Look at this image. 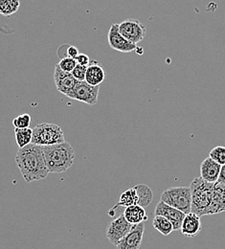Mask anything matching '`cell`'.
I'll return each instance as SVG.
<instances>
[{"label": "cell", "instance_id": "obj_26", "mask_svg": "<svg viewBox=\"0 0 225 249\" xmlns=\"http://www.w3.org/2000/svg\"><path fill=\"white\" fill-rule=\"evenodd\" d=\"M87 66L80 65L77 63L76 67L71 72L72 76L78 81V82H85L86 81V73H87Z\"/></svg>", "mask_w": 225, "mask_h": 249}, {"label": "cell", "instance_id": "obj_3", "mask_svg": "<svg viewBox=\"0 0 225 249\" xmlns=\"http://www.w3.org/2000/svg\"><path fill=\"white\" fill-rule=\"evenodd\" d=\"M215 183H209L200 177L194 178L191 182L190 189L192 195L191 212L200 218L206 216V212L212 202Z\"/></svg>", "mask_w": 225, "mask_h": 249}, {"label": "cell", "instance_id": "obj_14", "mask_svg": "<svg viewBox=\"0 0 225 249\" xmlns=\"http://www.w3.org/2000/svg\"><path fill=\"white\" fill-rule=\"evenodd\" d=\"M202 230L201 219L196 214L190 212L185 215V218L182 221L180 231L186 238H194Z\"/></svg>", "mask_w": 225, "mask_h": 249}, {"label": "cell", "instance_id": "obj_13", "mask_svg": "<svg viewBox=\"0 0 225 249\" xmlns=\"http://www.w3.org/2000/svg\"><path fill=\"white\" fill-rule=\"evenodd\" d=\"M221 167L220 164L208 156L200 165V178L209 183H217Z\"/></svg>", "mask_w": 225, "mask_h": 249}, {"label": "cell", "instance_id": "obj_22", "mask_svg": "<svg viewBox=\"0 0 225 249\" xmlns=\"http://www.w3.org/2000/svg\"><path fill=\"white\" fill-rule=\"evenodd\" d=\"M19 0H0V15L9 18L19 9Z\"/></svg>", "mask_w": 225, "mask_h": 249}, {"label": "cell", "instance_id": "obj_29", "mask_svg": "<svg viewBox=\"0 0 225 249\" xmlns=\"http://www.w3.org/2000/svg\"><path fill=\"white\" fill-rule=\"evenodd\" d=\"M217 183L225 185V165H223L221 167V172H220V176H219Z\"/></svg>", "mask_w": 225, "mask_h": 249}, {"label": "cell", "instance_id": "obj_23", "mask_svg": "<svg viewBox=\"0 0 225 249\" xmlns=\"http://www.w3.org/2000/svg\"><path fill=\"white\" fill-rule=\"evenodd\" d=\"M32 122V118L28 113H23L21 115L17 116L13 120V124L15 128H26L30 127Z\"/></svg>", "mask_w": 225, "mask_h": 249}, {"label": "cell", "instance_id": "obj_11", "mask_svg": "<svg viewBox=\"0 0 225 249\" xmlns=\"http://www.w3.org/2000/svg\"><path fill=\"white\" fill-rule=\"evenodd\" d=\"M155 216H162V217L169 219L173 226V231L180 230L182 221L185 218L184 213H182L181 211H179L173 207H171L170 205L164 203L161 200L157 203V205L156 207Z\"/></svg>", "mask_w": 225, "mask_h": 249}, {"label": "cell", "instance_id": "obj_10", "mask_svg": "<svg viewBox=\"0 0 225 249\" xmlns=\"http://www.w3.org/2000/svg\"><path fill=\"white\" fill-rule=\"evenodd\" d=\"M145 231L144 222L133 224L129 234L125 236L116 246L117 249H139L141 247Z\"/></svg>", "mask_w": 225, "mask_h": 249}, {"label": "cell", "instance_id": "obj_19", "mask_svg": "<svg viewBox=\"0 0 225 249\" xmlns=\"http://www.w3.org/2000/svg\"><path fill=\"white\" fill-rule=\"evenodd\" d=\"M32 135L33 129L31 127L15 128V138L19 149L32 143Z\"/></svg>", "mask_w": 225, "mask_h": 249}, {"label": "cell", "instance_id": "obj_18", "mask_svg": "<svg viewBox=\"0 0 225 249\" xmlns=\"http://www.w3.org/2000/svg\"><path fill=\"white\" fill-rule=\"evenodd\" d=\"M134 189H135V191L137 193V196H138L137 205H139L143 208L148 207L154 199V193H153L152 189L145 184H138L134 187Z\"/></svg>", "mask_w": 225, "mask_h": 249}, {"label": "cell", "instance_id": "obj_4", "mask_svg": "<svg viewBox=\"0 0 225 249\" xmlns=\"http://www.w3.org/2000/svg\"><path fill=\"white\" fill-rule=\"evenodd\" d=\"M161 201L182 213L189 214L192 208V195L190 187H172L162 193Z\"/></svg>", "mask_w": 225, "mask_h": 249}, {"label": "cell", "instance_id": "obj_27", "mask_svg": "<svg viewBox=\"0 0 225 249\" xmlns=\"http://www.w3.org/2000/svg\"><path fill=\"white\" fill-rule=\"evenodd\" d=\"M75 60L78 64L85 65V66H88V64L90 62L89 57L87 54H79Z\"/></svg>", "mask_w": 225, "mask_h": 249}, {"label": "cell", "instance_id": "obj_5", "mask_svg": "<svg viewBox=\"0 0 225 249\" xmlns=\"http://www.w3.org/2000/svg\"><path fill=\"white\" fill-rule=\"evenodd\" d=\"M65 142L63 129L56 124L42 123L37 124L33 129L32 143L45 147Z\"/></svg>", "mask_w": 225, "mask_h": 249}, {"label": "cell", "instance_id": "obj_1", "mask_svg": "<svg viewBox=\"0 0 225 249\" xmlns=\"http://www.w3.org/2000/svg\"><path fill=\"white\" fill-rule=\"evenodd\" d=\"M16 163L20 171V174L27 183L46 178L49 171L46 167L42 147L29 144L17 151Z\"/></svg>", "mask_w": 225, "mask_h": 249}, {"label": "cell", "instance_id": "obj_8", "mask_svg": "<svg viewBox=\"0 0 225 249\" xmlns=\"http://www.w3.org/2000/svg\"><path fill=\"white\" fill-rule=\"evenodd\" d=\"M132 226L133 224L129 223L122 213L108 224L106 229V238L112 245L117 246L120 241L129 234Z\"/></svg>", "mask_w": 225, "mask_h": 249}, {"label": "cell", "instance_id": "obj_17", "mask_svg": "<svg viewBox=\"0 0 225 249\" xmlns=\"http://www.w3.org/2000/svg\"><path fill=\"white\" fill-rule=\"evenodd\" d=\"M123 215L131 224H139L148 219L145 209L139 205H132L124 209Z\"/></svg>", "mask_w": 225, "mask_h": 249}, {"label": "cell", "instance_id": "obj_20", "mask_svg": "<svg viewBox=\"0 0 225 249\" xmlns=\"http://www.w3.org/2000/svg\"><path fill=\"white\" fill-rule=\"evenodd\" d=\"M137 202H138V196H137V193L133 187V188L128 189L121 195L119 202L115 206L125 209L126 207H129V206L137 205Z\"/></svg>", "mask_w": 225, "mask_h": 249}, {"label": "cell", "instance_id": "obj_25", "mask_svg": "<svg viewBox=\"0 0 225 249\" xmlns=\"http://www.w3.org/2000/svg\"><path fill=\"white\" fill-rule=\"evenodd\" d=\"M59 67L65 71L66 73H71L73 71V69L76 67L77 62L75 59L69 58V57H65L63 59H61L60 62L58 63Z\"/></svg>", "mask_w": 225, "mask_h": 249}, {"label": "cell", "instance_id": "obj_7", "mask_svg": "<svg viewBox=\"0 0 225 249\" xmlns=\"http://www.w3.org/2000/svg\"><path fill=\"white\" fill-rule=\"evenodd\" d=\"M100 87H93L85 82H78L72 92L67 97L89 106H95L98 103Z\"/></svg>", "mask_w": 225, "mask_h": 249}, {"label": "cell", "instance_id": "obj_21", "mask_svg": "<svg viewBox=\"0 0 225 249\" xmlns=\"http://www.w3.org/2000/svg\"><path fill=\"white\" fill-rule=\"evenodd\" d=\"M153 225L155 229L160 232L163 236H169L173 231V226L172 222L162 216H155Z\"/></svg>", "mask_w": 225, "mask_h": 249}, {"label": "cell", "instance_id": "obj_6", "mask_svg": "<svg viewBox=\"0 0 225 249\" xmlns=\"http://www.w3.org/2000/svg\"><path fill=\"white\" fill-rule=\"evenodd\" d=\"M118 29L127 40L136 45L145 38L147 34V29L144 24L134 18L125 19L118 24Z\"/></svg>", "mask_w": 225, "mask_h": 249}, {"label": "cell", "instance_id": "obj_24", "mask_svg": "<svg viewBox=\"0 0 225 249\" xmlns=\"http://www.w3.org/2000/svg\"><path fill=\"white\" fill-rule=\"evenodd\" d=\"M209 157H211L214 161H216L221 166L225 165V147L218 146V147L214 148L210 152Z\"/></svg>", "mask_w": 225, "mask_h": 249}, {"label": "cell", "instance_id": "obj_9", "mask_svg": "<svg viewBox=\"0 0 225 249\" xmlns=\"http://www.w3.org/2000/svg\"><path fill=\"white\" fill-rule=\"evenodd\" d=\"M109 46L122 53H130L137 49V45L129 42L119 32L118 24H112L107 35Z\"/></svg>", "mask_w": 225, "mask_h": 249}, {"label": "cell", "instance_id": "obj_2", "mask_svg": "<svg viewBox=\"0 0 225 249\" xmlns=\"http://www.w3.org/2000/svg\"><path fill=\"white\" fill-rule=\"evenodd\" d=\"M42 151L49 173H65L74 163V150L66 141L60 144L42 147Z\"/></svg>", "mask_w": 225, "mask_h": 249}, {"label": "cell", "instance_id": "obj_28", "mask_svg": "<svg viewBox=\"0 0 225 249\" xmlns=\"http://www.w3.org/2000/svg\"><path fill=\"white\" fill-rule=\"evenodd\" d=\"M66 54H67L66 57H69V58H72V59H76L77 56L79 55V50L75 46H68Z\"/></svg>", "mask_w": 225, "mask_h": 249}, {"label": "cell", "instance_id": "obj_16", "mask_svg": "<svg viewBox=\"0 0 225 249\" xmlns=\"http://www.w3.org/2000/svg\"><path fill=\"white\" fill-rule=\"evenodd\" d=\"M105 79V72L102 65L97 61H90L87 73H86V82L93 87H100Z\"/></svg>", "mask_w": 225, "mask_h": 249}, {"label": "cell", "instance_id": "obj_15", "mask_svg": "<svg viewBox=\"0 0 225 249\" xmlns=\"http://www.w3.org/2000/svg\"><path fill=\"white\" fill-rule=\"evenodd\" d=\"M225 212V185L215 183L212 202L206 212V216Z\"/></svg>", "mask_w": 225, "mask_h": 249}, {"label": "cell", "instance_id": "obj_12", "mask_svg": "<svg viewBox=\"0 0 225 249\" xmlns=\"http://www.w3.org/2000/svg\"><path fill=\"white\" fill-rule=\"evenodd\" d=\"M54 83L58 91L67 97L72 92L78 81L72 76L71 73H66L63 71L57 64L54 69Z\"/></svg>", "mask_w": 225, "mask_h": 249}]
</instances>
